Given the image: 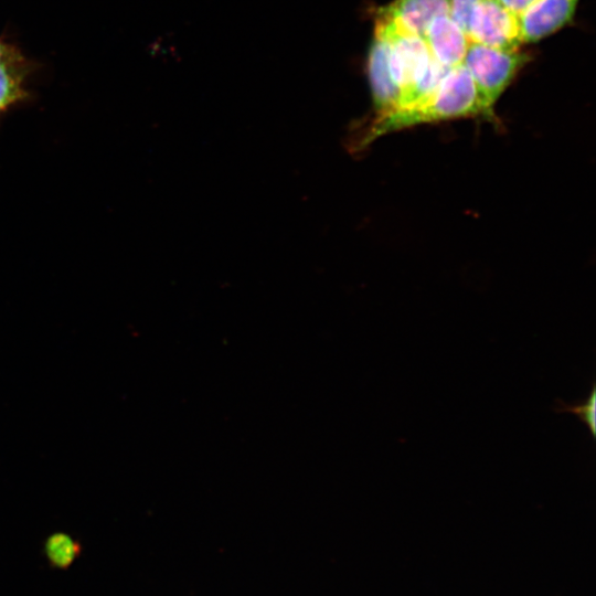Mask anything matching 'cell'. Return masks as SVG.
<instances>
[{"mask_svg": "<svg viewBox=\"0 0 596 596\" xmlns=\"http://www.w3.org/2000/svg\"><path fill=\"white\" fill-rule=\"evenodd\" d=\"M468 117L497 121L481 102L469 73L459 65L450 68L439 85L418 102L372 116L353 135L350 149L361 151L379 137L401 129Z\"/></svg>", "mask_w": 596, "mask_h": 596, "instance_id": "cell-1", "label": "cell"}, {"mask_svg": "<svg viewBox=\"0 0 596 596\" xmlns=\"http://www.w3.org/2000/svg\"><path fill=\"white\" fill-rule=\"evenodd\" d=\"M530 61L520 50H500L470 42L462 61L489 113L519 71Z\"/></svg>", "mask_w": 596, "mask_h": 596, "instance_id": "cell-2", "label": "cell"}, {"mask_svg": "<svg viewBox=\"0 0 596 596\" xmlns=\"http://www.w3.org/2000/svg\"><path fill=\"white\" fill-rule=\"evenodd\" d=\"M466 34L469 42L500 50L522 45L519 14L500 0H479L473 7Z\"/></svg>", "mask_w": 596, "mask_h": 596, "instance_id": "cell-3", "label": "cell"}, {"mask_svg": "<svg viewBox=\"0 0 596 596\" xmlns=\"http://www.w3.org/2000/svg\"><path fill=\"white\" fill-rule=\"evenodd\" d=\"M578 0H535L519 13L522 44L538 42L567 24Z\"/></svg>", "mask_w": 596, "mask_h": 596, "instance_id": "cell-4", "label": "cell"}, {"mask_svg": "<svg viewBox=\"0 0 596 596\" xmlns=\"http://www.w3.org/2000/svg\"><path fill=\"white\" fill-rule=\"evenodd\" d=\"M430 56L440 65H462L469 40L466 32L449 17L441 14L427 26L423 36Z\"/></svg>", "mask_w": 596, "mask_h": 596, "instance_id": "cell-5", "label": "cell"}, {"mask_svg": "<svg viewBox=\"0 0 596 596\" xmlns=\"http://www.w3.org/2000/svg\"><path fill=\"white\" fill-rule=\"evenodd\" d=\"M366 73L373 102V116L392 110L397 104L400 89L390 74L387 43L375 35L372 38L368 52Z\"/></svg>", "mask_w": 596, "mask_h": 596, "instance_id": "cell-6", "label": "cell"}, {"mask_svg": "<svg viewBox=\"0 0 596 596\" xmlns=\"http://www.w3.org/2000/svg\"><path fill=\"white\" fill-rule=\"evenodd\" d=\"M379 9L405 32L423 38L435 18L449 14V0H393Z\"/></svg>", "mask_w": 596, "mask_h": 596, "instance_id": "cell-7", "label": "cell"}, {"mask_svg": "<svg viewBox=\"0 0 596 596\" xmlns=\"http://www.w3.org/2000/svg\"><path fill=\"white\" fill-rule=\"evenodd\" d=\"M43 552L52 568L65 571L81 556L83 546L68 533L54 532L45 539Z\"/></svg>", "mask_w": 596, "mask_h": 596, "instance_id": "cell-8", "label": "cell"}, {"mask_svg": "<svg viewBox=\"0 0 596 596\" xmlns=\"http://www.w3.org/2000/svg\"><path fill=\"white\" fill-rule=\"evenodd\" d=\"M596 387L592 384V391L587 398L583 402L567 404L561 400H556L554 412L572 413L576 415L590 430L593 437L596 436Z\"/></svg>", "mask_w": 596, "mask_h": 596, "instance_id": "cell-9", "label": "cell"}, {"mask_svg": "<svg viewBox=\"0 0 596 596\" xmlns=\"http://www.w3.org/2000/svg\"><path fill=\"white\" fill-rule=\"evenodd\" d=\"M479 0H449V17L466 32L468 20Z\"/></svg>", "mask_w": 596, "mask_h": 596, "instance_id": "cell-10", "label": "cell"}, {"mask_svg": "<svg viewBox=\"0 0 596 596\" xmlns=\"http://www.w3.org/2000/svg\"><path fill=\"white\" fill-rule=\"evenodd\" d=\"M22 57V54L20 53V51L17 50L15 46L0 39V67L9 63L17 62Z\"/></svg>", "mask_w": 596, "mask_h": 596, "instance_id": "cell-11", "label": "cell"}, {"mask_svg": "<svg viewBox=\"0 0 596 596\" xmlns=\"http://www.w3.org/2000/svg\"><path fill=\"white\" fill-rule=\"evenodd\" d=\"M505 7L515 13H520L535 0H500Z\"/></svg>", "mask_w": 596, "mask_h": 596, "instance_id": "cell-12", "label": "cell"}]
</instances>
